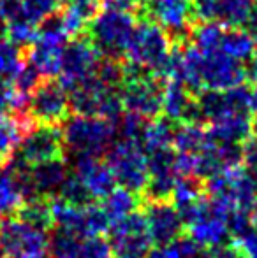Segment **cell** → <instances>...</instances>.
I'll return each mask as SVG.
<instances>
[{"mask_svg": "<svg viewBox=\"0 0 257 258\" xmlns=\"http://www.w3.org/2000/svg\"><path fill=\"white\" fill-rule=\"evenodd\" d=\"M199 21H213L226 28H243L255 16L254 0H192Z\"/></svg>", "mask_w": 257, "mask_h": 258, "instance_id": "5bb4252c", "label": "cell"}, {"mask_svg": "<svg viewBox=\"0 0 257 258\" xmlns=\"http://www.w3.org/2000/svg\"><path fill=\"white\" fill-rule=\"evenodd\" d=\"M60 0H20V11L18 18H23L27 21L39 25L46 18L53 16L59 9Z\"/></svg>", "mask_w": 257, "mask_h": 258, "instance_id": "836d02e7", "label": "cell"}, {"mask_svg": "<svg viewBox=\"0 0 257 258\" xmlns=\"http://www.w3.org/2000/svg\"><path fill=\"white\" fill-rule=\"evenodd\" d=\"M64 148L72 155L100 156L117 141V125L99 116H67L62 123Z\"/></svg>", "mask_w": 257, "mask_h": 258, "instance_id": "6da1fadb", "label": "cell"}, {"mask_svg": "<svg viewBox=\"0 0 257 258\" xmlns=\"http://www.w3.org/2000/svg\"><path fill=\"white\" fill-rule=\"evenodd\" d=\"M219 51L226 53L227 56L238 61H247L255 53L254 37L245 28H224Z\"/></svg>", "mask_w": 257, "mask_h": 258, "instance_id": "603a6c76", "label": "cell"}, {"mask_svg": "<svg viewBox=\"0 0 257 258\" xmlns=\"http://www.w3.org/2000/svg\"><path fill=\"white\" fill-rule=\"evenodd\" d=\"M137 13L157 23L178 46L190 41V32L197 23L192 0H144Z\"/></svg>", "mask_w": 257, "mask_h": 258, "instance_id": "5b68a950", "label": "cell"}, {"mask_svg": "<svg viewBox=\"0 0 257 258\" xmlns=\"http://www.w3.org/2000/svg\"><path fill=\"white\" fill-rule=\"evenodd\" d=\"M21 221L39 228V230H52L53 228V218H52V207H49V199L44 197H32L21 204L18 213L14 214Z\"/></svg>", "mask_w": 257, "mask_h": 258, "instance_id": "484cf974", "label": "cell"}, {"mask_svg": "<svg viewBox=\"0 0 257 258\" xmlns=\"http://www.w3.org/2000/svg\"><path fill=\"white\" fill-rule=\"evenodd\" d=\"M79 253H81V258H113L110 241L104 239L102 235L81 239Z\"/></svg>", "mask_w": 257, "mask_h": 258, "instance_id": "ab89813d", "label": "cell"}, {"mask_svg": "<svg viewBox=\"0 0 257 258\" xmlns=\"http://www.w3.org/2000/svg\"><path fill=\"white\" fill-rule=\"evenodd\" d=\"M4 28L6 27H0V76L13 79L21 65L25 63V49L13 44L6 37Z\"/></svg>", "mask_w": 257, "mask_h": 258, "instance_id": "f1b7e54d", "label": "cell"}, {"mask_svg": "<svg viewBox=\"0 0 257 258\" xmlns=\"http://www.w3.org/2000/svg\"><path fill=\"white\" fill-rule=\"evenodd\" d=\"M4 167H6V162H4V160H0V170H2Z\"/></svg>", "mask_w": 257, "mask_h": 258, "instance_id": "681fc988", "label": "cell"}, {"mask_svg": "<svg viewBox=\"0 0 257 258\" xmlns=\"http://www.w3.org/2000/svg\"><path fill=\"white\" fill-rule=\"evenodd\" d=\"M0 258H6V256H2V255H0Z\"/></svg>", "mask_w": 257, "mask_h": 258, "instance_id": "f907efd6", "label": "cell"}, {"mask_svg": "<svg viewBox=\"0 0 257 258\" xmlns=\"http://www.w3.org/2000/svg\"><path fill=\"white\" fill-rule=\"evenodd\" d=\"M49 235L16 216L0 221V255L6 258H46Z\"/></svg>", "mask_w": 257, "mask_h": 258, "instance_id": "ba28073f", "label": "cell"}, {"mask_svg": "<svg viewBox=\"0 0 257 258\" xmlns=\"http://www.w3.org/2000/svg\"><path fill=\"white\" fill-rule=\"evenodd\" d=\"M252 134L257 137V112H255L254 118H252Z\"/></svg>", "mask_w": 257, "mask_h": 258, "instance_id": "7dc6e473", "label": "cell"}, {"mask_svg": "<svg viewBox=\"0 0 257 258\" xmlns=\"http://www.w3.org/2000/svg\"><path fill=\"white\" fill-rule=\"evenodd\" d=\"M206 258H241L233 244H224L220 248L206 249Z\"/></svg>", "mask_w": 257, "mask_h": 258, "instance_id": "ee69618b", "label": "cell"}, {"mask_svg": "<svg viewBox=\"0 0 257 258\" xmlns=\"http://www.w3.org/2000/svg\"><path fill=\"white\" fill-rule=\"evenodd\" d=\"M25 202V195L14 174L4 167L0 170V216H14Z\"/></svg>", "mask_w": 257, "mask_h": 258, "instance_id": "4316f807", "label": "cell"}, {"mask_svg": "<svg viewBox=\"0 0 257 258\" xmlns=\"http://www.w3.org/2000/svg\"><path fill=\"white\" fill-rule=\"evenodd\" d=\"M113 258H146L151 249V239L146 230L143 211H134L124 220L110 227Z\"/></svg>", "mask_w": 257, "mask_h": 258, "instance_id": "30bf717a", "label": "cell"}, {"mask_svg": "<svg viewBox=\"0 0 257 258\" xmlns=\"http://www.w3.org/2000/svg\"><path fill=\"white\" fill-rule=\"evenodd\" d=\"M146 258H206V249L195 244L190 237L180 235L168 244L151 248Z\"/></svg>", "mask_w": 257, "mask_h": 258, "instance_id": "83f0119b", "label": "cell"}, {"mask_svg": "<svg viewBox=\"0 0 257 258\" xmlns=\"http://www.w3.org/2000/svg\"><path fill=\"white\" fill-rule=\"evenodd\" d=\"M69 170H71V165H67V162L64 158H55L49 160V162L32 165L28 174H30V183L32 188H34V194L37 197L44 199L57 197Z\"/></svg>", "mask_w": 257, "mask_h": 258, "instance_id": "d6986e66", "label": "cell"}, {"mask_svg": "<svg viewBox=\"0 0 257 258\" xmlns=\"http://www.w3.org/2000/svg\"><path fill=\"white\" fill-rule=\"evenodd\" d=\"M171 51L173 42L169 35L157 23L141 18L139 23H136V30L132 34L125 56L129 61L143 67L161 81Z\"/></svg>", "mask_w": 257, "mask_h": 258, "instance_id": "3957f363", "label": "cell"}, {"mask_svg": "<svg viewBox=\"0 0 257 258\" xmlns=\"http://www.w3.org/2000/svg\"><path fill=\"white\" fill-rule=\"evenodd\" d=\"M57 197L64 199L65 202L74 204V206H86V204H90V202H93L92 195L86 190V186L79 181V177L76 176L74 172H71V170H69L64 184L60 186V191Z\"/></svg>", "mask_w": 257, "mask_h": 258, "instance_id": "d590c367", "label": "cell"}, {"mask_svg": "<svg viewBox=\"0 0 257 258\" xmlns=\"http://www.w3.org/2000/svg\"><path fill=\"white\" fill-rule=\"evenodd\" d=\"M0 221H2V220H0Z\"/></svg>", "mask_w": 257, "mask_h": 258, "instance_id": "f5cc1de1", "label": "cell"}, {"mask_svg": "<svg viewBox=\"0 0 257 258\" xmlns=\"http://www.w3.org/2000/svg\"><path fill=\"white\" fill-rule=\"evenodd\" d=\"M102 0H67L65 9L88 25L102 11Z\"/></svg>", "mask_w": 257, "mask_h": 258, "instance_id": "60d3db41", "label": "cell"}, {"mask_svg": "<svg viewBox=\"0 0 257 258\" xmlns=\"http://www.w3.org/2000/svg\"><path fill=\"white\" fill-rule=\"evenodd\" d=\"M136 18L129 11L106 9L100 11L88 23L86 37L104 58L124 60L130 39L136 30Z\"/></svg>", "mask_w": 257, "mask_h": 258, "instance_id": "7a4b0ae2", "label": "cell"}, {"mask_svg": "<svg viewBox=\"0 0 257 258\" xmlns=\"http://www.w3.org/2000/svg\"><path fill=\"white\" fill-rule=\"evenodd\" d=\"M64 139L59 125H35L21 141L13 156L32 167L64 156Z\"/></svg>", "mask_w": 257, "mask_h": 258, "instance_id": "4fadbf2b", "label": "cell"}, {"mask_svg": "<svg viewBox=\"0 0 257 258\" xmlns=\"http://www.w3.org/2000/svg\"><path fill=\"white\" fill-rule=\"evenodd\" d=\"M202 197V184L199 177L192 176H178L176 177L175 188H173L171 201L176 209L194 204L195 201Z\"/></svg>", "mask_w": 257, "mask_h": 258, "instance_id": "f546056e", "label": "cell"}, {"mask_svg": "<svg viewBox=\"0 0 257 258\" xmlns=\"http://www.w3.org/2000/svg\"><path fill=\"white\" fill-rule=\"evenodd\" d=\"M110 227L111 223L104 213L102 206L95 204V202L83 206V239L106 234Z\"/></svg>", "mask_w": 257, "mask_h": 258, "instance_id": "1f68e13d", "label": "cell"}, {"mask_svg": "<svg viewBox=\"0 0 257 258\" xmlns=\"http://www.w3.org/2000/svg\"><path fill=\"white\" fill-rule=\"evenodd\" d=\"M162 112L176 125L201 121L197 95L178 81H166V86L162 88Z\"/></svg>", "mask_w": 257, "mask_h": 258, "instance_id": "ac0fdd59", "label": "cell"}, {"mask_svg": "<svg viewBox=\"0 0 257 258\" xmlns=\"http://www.w3.org/2000/svg\"><path fill=\"white\" fill-rule=\"evenodd\" d=\"M233 246L241 258H257V232L252 228L247 234L236 237Z\"/></svg>", "mask_w": 257, "mask_h": 258, "instance_id": "b9f144b4", "label": "cell"}, {"mask_svg": "<svg viewBox=\"0 0 257 258\" xmlns=\"http://www.w3.org/2000/svg\"><path fill=\"white\" fill-rule=\"evenodd\" d=\"M120 100L127 112L153 119L162 112V88L153 76L127 81L120 86Z\"/></svg>", "mask_w": 257, "mask_h": 258, "instance_id": "9a60e30c", "label": "cell"}, {"mask_svg": "<svg viewBox=\"0 0 257 258\" xmlns=\"http://www.w3.org/2000/svg\"><path fill=\"white\" fill-rule=\"evenodd\" d=\"M137 207H139V197H137V194L125 190L122 186L115 188L110 195H106L102 199V209L111 225L124 220L129 214H132L134 211H137Z\"/></svg>", "mask_w": 257, "mask_h": 258, "instance_id": "d4e9b609", "label": "cell"}, {"mask_svg": "<svg viewBox=\"0 0 257 258\" xmlns=\"http://www.w3.org/2000/svg\"><path fill=\"white\" fill-rule=\"evenodd\" d=\"M176 123H173L166 116H157L153 119H148L143 139H141V146H143L144 153L161 150V148H171Z\"/></svg>", "mask_w": 257, "mask_h": 258, "instance_id": "cb8c5ba5", "label": "cell"}, {"mask_svg": "<svg viewBox=\"0 0 257 258\" xmlns=\"http://www.w3.org/2000/svg\"><path fill=\"white\" fill-rule=\"evenodd\" d=\"M72 172L85 184L93 201H102L106 195H110L117 188V181L111 174L110 165L99 156L74 155Z\"/></svg>", "mask_w": 257, "mask_h": 258, "instance_id": "e0dca14e", "label": "cell"}, {"mask_svg": "<svg viewBox=\"0 0 257 258\" xmlns=\"http://www.w3.org/2000/svg\"><path fill=\"white\" fill-rule=\"evenodd\" d=\"M250 105H252V112H257V83L254 88H250Z\"/></svg>", "mask_w": 257, "mask_h": 258, "instance_id": "bcb514c9", "label": "cell"}, {"mask_svg": "<svg viewBox=\"0 0 257 258\" xmlns=\"http://www.w3.org/2000/svg\"><path fill=\"white\" fill-rule=\"evenodd\" d=\"M212 144L208 130L201 123H178L173 136V148L178 153H201Z\"/></svg>", "mask_w": 257, "mask_h": 258, "instance_id": "7402d4cb", "label": "cell"}, {"mask_svg": "<svg viewBox=\"0 0 257 258\" xmlns=\"http://www.w3.org/2000/svg\"><path fill=\"white\" fill-rule=\"evenodd\" d=\"M37 125L28 111L0 114V160L7 162L20 148L21 141Z\"/></svg>", "mask_w": 257, "mask_h": 258, "instance_id": "ffe728a7", "label": "cell"}, {"mask_svg": "<svg viewBox=\"0 0 257 258\" xmlns=\"http://www.w3.org/2000/svg\"><path fill=\"white\" fill-rule=\"evenodd\" d=\"M95 76L110 88L117 90L124 85V61L117 58H104L100 60L99 67L95 71Z\"/></svg>", "mask_w": 257, "mask_h": 258, "instance_id": "74e56055", "label": "cell"}, {"mask_svg": "<svg viewBox=\"0 0 257 258\" xmlns=\"http://www.w3.org/2000/svg\"><path fill=\"white\" fill-rule=\"evenodd\" d=\"M247 76L254 83H257V54H254V56L250 58V67L247 69Z\"/></svg>", "mask_w": 257, "mask_h": 258, "instance_id": "f6af8a7d", "label": "cell"}, {"mask_svg": "<svg viewBox=\"0 0 257 258\" xmlns=\"http://www.w3.org/2000/svg\"><path fill=\"white\" fill-rule=\"evenodd\" d=\"M69 105L76 114L99 116L117 125L124 116L120 93L106 86L95 74L69 90Z\"/></svg>", "mask_w": 257, "mask_h": 258, "instance_id": "277c9868", "label": "cell"}, {"mask_svg": "<svg viewBox=\"0 0 257 258\" xmlns=\"http://www.w3.org/2000/svg\"><path fill=\"white\" fill-rule=\"evenodd\" d=\"M60 16H49L37 28V37L30 48L25 49V60L32 63L44 79H53L60 74L62 67V53L67 46Z\"/></svg>", "mask_w": 257, "mask_h": 258, "instance_id": "8992f818", "label": "cell"}, {"mask_svg": "<svg viewBox=\"0 0 257 258\" xmlns=\"http://www.w3.org/2000/svg\"><path fill=\"white\" fill-rule=\"evenodd\" d=\"M199 79H201V88L213 90V92H224L234 86H240L245 83L247 69L241 65V61L227 56L226 53L219 51H199Z\"/></svg>", "mask_w": 257, "mask_h": 258, "instance_id": "9c48e42d", "label": "cell"}, {"mask_svg": "<svg viewBox=\"0 0 257 258\" xmlns=\"http://www.w3.org/2000/svg\"><path fill=\"white\" fill-rule=\"evenodd\" d=\"M60 2H62V0H60Z\"/></svg>", "mask_w": 257, "mask_h": 258, "instance_id": "816d5d0a", "label": "cell"}, {"mask_svg": "<svg viewBox=\"0 0 257 258\" xmlns=\"http://www.w3.org/2000/svg\"><path fill=\"white\" fill-rule=\"evenodd\" d=\"M102 54L95 49L86 35L76 37L64 48L62 67H60V85L65 92L74 88L83 79L95 74Z\"/></svg>", "mask_w": 257, "mask_h": 258, "instance_id": "8fae6325", "label": "cell"}, {"mask_svg": "<svg viewBox=\"0 0 257 258\" xmlns=\"http://www.w3.org/2000/svg\"><path fill=\"white\" fill-rule=\"evenodd\" d=\"M144 221L151 244L164 246L182 235L183 220L171 201H148L144 206Z\"/></svg>", "mask_w": 257, "mask_h": 258, "instance_id": "2e32d148", "label": "cell"}, {"mask_svg": "<svg viewBox=\"0 0 257 258\" xmlns=\"http://www.w3.org/2000/svg\"><path fill=\"white\" fill-rule=\"evenodd\" d=\"M4 30H6V37L21 49L30 48L37 37V25L23 20V18H14V20L6 21Z\"/></svg>", "mask_w": 257, "mask_h": 258, "instance_id": "4dcf8cb0", "label": "cell"}, {"mask_svg": "<svg viewBox=\"0 0 257 258\" xmlns=\"http://www.w3.org/2000/svg\"><path fill=\"white\" fill-rule=\"evenodd\" d=\"M106 163L118 186L141 194L148 183L146 153L143 146L134 141L117 139L106 151Z\"/></svg>", "mask_w": 257, "mask_h": 258, "instance_id": "52a82bcc", "label": "cell"}, {"mask_svg": "<svg viewBox=\"0 0 257 258\" xmlns=\"http://www.w3.org/2000/svg\"><path fill=\"white\" fill-rule=\"evenodd\" d=\"M146 123H148L146 118H141V116L132 114V112H124L120 121L117 123V134L120 139L134 141V143L141 144Z\"/></svg>", "mask_w": 257, "mask_h": 258, "instance_id": "8d00e7d4", "label": "cell"}, {"mask_svg": "<svg viewBox=\"0 0 257 258\" xmlns=\"http://www.w3.org/2000/svg\"><path fill=\"white\" fill-rule=\"evenodd\" d=\"M208 136L220 144H243L252 136V119L248 114H231L210 123Z\"/></svg>", "mask_w": 257, "mask_h": 258, "instance_id": "44dd1931", "label": "cell"}, {"mask_svg": "<svg viewBox=\"0 0 257 258\" xmlns=\"http://www.w3.org/2000/svg\"><path fill=\"white\" fill-rule=\"evenodd\" d=\"M79 244H81V237L57 230L49 237L48 256L46 258H81Z\"/></svg>", "mask_w": 257, "mask_h": 258, "instance_id": "d6a6232c", "label": "cell"}, {"mask_svg": "<svg viewBox=\"0 0 257 258\" xmlns=\"http://www.w3.org/2000/svg\"><path fill=\"white\" fill-rule=\"evenodd\" d=\"M42 79L44 78L39 74L37 69H35L32 63H28V61H25V63L20 67V71L16 72V76H14L11 81L14 83V86H16L18 92L25 93V95H30V93L34 92L39 85H41Z\"/></svg>", "mask_w": 257, "mask_h": 258, "instance_id": "f35d334b", "label": "cell"}, {"mask_svg": "<svg viewBox=\"0 0 257 258\" xmlns=\"http://www.w3.org/2000/svg\"><path fill=\"white\" fill-rule=\"evenodd\" d=\"M241 163L245 169L254 172L257 176V137H248L243 144H241Z\"/></svg>", "mask_w": 257, "mask_h": 258, "instance_id": "7bdbcfd3", "label": "cell"}, {"mask_svg": "<svg viewBox=\"0 0 257 258\" xmlns=\"http://www.w3.org/2000/svg\"><path fill=\"white\" fill-rule=\"evenodd\" d=\"M28 114L37 125H60L69 116V93L55 79H42L41 85L30 93Z\"/></svg>", "mask_w": 257, "mask_h": 258, "instance_id": "7c38bea8", "label": "cell"}, {"mask_svg": "<svg viewBox=\"0 0 257 258\" xmlns=\"http://www.w3.org/2000/svg\"><path fill=\"white\" fill-rule=\"evenodd\" d=\"M252 228H254V230L257 232V214L254 216V223H252Z\"/></svg>", "mask_w": 257, "mask_h": 258, "instance_id": "c3c4849f", "label": "cell"}, {"mask_svg": "<svg viewBox=\"0 0 257 258\" xmlns=\"http://www.w3.org/2000/svg\"><path fill=\"white\" fill-rule=\"evenodd\" d=\"M28 99H30V95L18 92L14 83L9 78H2L0 76V114H6L9 111H27Z\"/></svg>", "mask_w": 257, "mask_h": 258, "instance_id": "e575fe53", "label": "cell"}]
</instances>
